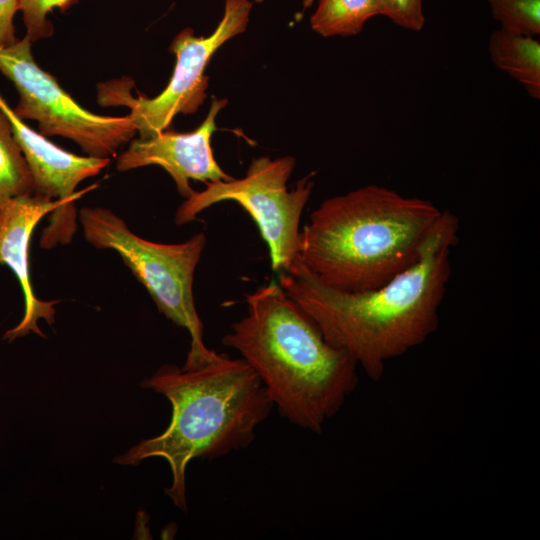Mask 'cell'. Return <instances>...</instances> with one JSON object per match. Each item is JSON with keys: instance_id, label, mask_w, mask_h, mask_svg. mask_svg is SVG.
<instances>
[{"instance_id": "6da1fadb", "label": "cell", "mask_w": 540, "mask_h": 540, "mask_svg": "<svg viewBox=\"0 0 540 540\" xmlns=\"http://www.w3.org/2000/svg\"><path fill=\"white\" fill-rule=\"evenodd\" d=\"M459 220L444 210L420 259L386 284L346 292L321 282L297 258L279 285L315 322L325 340L378 381L386 364L423 344L437 329L451 276Z\"/></svg>"}, {"instance_id": "7a4b0ae2", "label": "cell", "mask_w": 540, "mask_h": 540, "mask_svg": "<svg viewBox=\"0 0 540 540\" xmlns=\"http://www.w3.org/2000/svg\"><path fill=\"white\" fill-rule=\"evenodd\" d=\"M247 313L222 344L253 369L282 417L321 433L358 382L357 363L329 344L311 317L271 282L245 296Z\"/></svg>"}, {"instance_id": "3957f363", "label": "cell", "mask_w": 540, "mask_h": 540, "mask_svg": "<svg viewBox=\"0 0 540 540\" xmlns=\"http://www.w3.org/2000/svg\"><path fill=\"white\" fill-rule=\"evenodd\" d=\"M141 386L170 401L171 421L161 434L140 441L114 461L137 465L152 457L167 460L172 483L165 493L184 512L189 462L247 448L274 407L253 369L242 358L220 353L197 367L164 365Z\"/></svg>"}, {"instance_id": "277c9868", "label": "cell", "mask_w": 540, "mask_h": 540, "mask_svg": "<svg viewBox=\"0 0 540 540\" xmlns=\"http://www.w3.org/2000/svg\"><path fill=\"white\" fill-rule=\"evenodd\" d=\"M444 210L375 184L325 199L300 232L298 258L324 284L376 289L415 264Z\"/></svg>"}, {"instance_id": "5b68a950", "label": "cell", "mask_w": 540, "mask_h": 540, "mask_svg": "<svg viewBox=\"0 0 540 540\" xmlns=\"http://www.w3.org/2000/svg\"><path fill=\"white\" fill-rule=\"evenodd\" d=\"M79 222L85 240L97 249L118 253L135 278L146 288L159 312L190 335V349L183 367H197L217 357L206 347L203 324L193 296L196 267L206 246L203 232L188 240L165 244L146 240L104 207H84Z\"/></svg>"}, {"instance_id": "8992f818", "label": "cell", "mask_w": 540, "mask_h": 540, "mask_svg": "<svg viewBox=\"0 0 540 540\" xmlns=\"http://www.w3.org/2000/svg\"><path fill=\"white\" fill-rule=\"evenodd\" d=\"M295 162L292 156H262L251 161L243 178L205 183L204 190H194L178 207L175 224L196 220L200 212L216 203L234 201L256 223L268 247L271 269L286 271L298 258L300 219L314 187L310 174L288 189Z\"/></svg>"}, {"instance_id": "52a82bcc", "label": "cell", "mask_w": 540, "mask_h": 540, "mask_svg": "<svg viewBox=\"0 0 540 540\" xmlns=\"http://www.w3.org/2000/svg\"><path fill=\"white\" fill-rule=\"evenodd\" d=\"M252 6L250 0H224L223 16L210 35L195 36L189 27L179 32L170 45L176 56L173 74L156 97H132L131 84L123 78L98 85L99 104L128 107L141 139L165 131L179 113L196 112L207 97L205 70L212 56L224 43L246 30Z\"/></svg>"}, {"instance_id": "ba28073f", "label": "cell", "mask_w": 540, "mask_h": 540, "mask_svg": "<svg viewBox=\"0 0 540 540\" xmlns=\"http://www.w3.org/2000/svg\"><path fill=\"white\" fill-rule=\"evenodd\" d=\"M31 43L25 36L0 48V71L19 94L14 114L20 119L37 121L44 136L74 141L88 156H115L137 133L131 116H101L80 106L53 76L37 65Z\"/></svg>"}, {"instance_id": "9c48e42d", "label": "cell", "mask_w": 540, "mask_h": 540, "mask_svg": "<svg viewBox=\"0 0 540 540\" xmlns=\"http://www.w3.org/2000/svg\"><path fill=\"white\" fill-rule=\"evenodd\" d=\"M0 106L11 122L13 134L30 169L34 194L63 203L59 219L44 228L40 247L51 249L58 244H69L77 229L75 202L94 186L79 192L76 188L83 180L98 175L110 159L67 152L25 125L1 97Z\"/></svg>"}, {"instance_id": "30bf717a", "label": "cell", "mask_w": 540, "mask_h": 540, "mask_svg": "<svg viewBox=\"0 0 540 540\" xmlns=\"http://www.w3.org/2000/svg\"><path fill=\"white\" fill-rule=\"evenodd\" d=\"M226 104V99L213 98L206 118L192 132L163 131L150 138L133 140L118 156L117 170L125 172L144 166H160L173 178L179 194L185 199L194 192L190 180L207 183L232 179L217 163L211 147L217 115Z\"/></svg>"}, {"instance_id": "8fae6325", "label": "cell", "mask_w": 540, "mask_h": 540, "mask_svg": "<svg viewBox=\"0 0 540 540\" xmlns=\"http://www.w3.org/2000/svg\"><path fill=\"white\" fill-rule=\"evenodd\" d=\"M63 211L60 200H47L27 194L11 199L0 209V265H7L15 274L24 297V314L17 326L5 332L3 338L12 342L33 332L44 334L38 321L45 319L53 324L55 304L58 301H43L32 289L29 269V247L32 233L46 215L49 223H55Z\"/></svg>"}, {"instance_id": "7c38bea8", "label": "cell", "mask_w": 540, "mask_h": 540, "mask_svg": "<svg viewBox=\"0 0 540 540\" xmlns=\"http://www.w3.org/2000/svg\"><path fill=\"white\" fill-rule=\"evenodd\" d=\"M499 28L489 37L492 63L520 83L534 99H540V41Z\"/></svg>"}, {"instance_id": "4fadbf2b", "label": "cell", "mask_w": 540, "mask_h": 540, "mask_svg": "<svg viewBox=\"0 0 540 540\" xmlns=\"http://www.w3.org/2000/svg\"><path fill=\"white\" fill-rule=\"evenodd\" d=\"M378 15V0H318L310 25L323 37H348L360 33Z\"/></svg>"}, {"instance_id": "5bb4252c", "label": "cell", "mask_w": 540, "mask_h": 540, "mask_svg": "<svg viewBox=\"0 0 540 540\" xmlns=\"http://www.w3.org/2000/svg\"><path fill=\"white\" fill-rule=\"evenodd\" d=\"M33 193L30 169L0 106V209L15 197Z\"/></svg>"}, {"instance_id": "9a60e30c", "label": "cell", "mask_w": 540, "mask_h": 540, "mask_svg": "<svg viewBox=\"0 0 540 540\" xmlns=\"http://www.w3.org/2000/svg\"><path fill=\"white\" fill-rule=\"evenodd\" d=\"M493 18L505 30L538 37L540 0H487Z\"/></svg>"}, {"instance_id": "2e32d148", "label": "cell", "mask_w": 540, "mask_h": 540, "mask_svg": "<svg viewBox=\"0 0 540 540\" xmlns=\"http://www.w3.org/2000/svg\"><path fill=\"white\" fill-rule=\"evenodd\" d=\"M78 0H18V10L22 12L26 27V37L31 41L50 37L53 26L47 20V14L58 8L66 11Z\"/></svg>"}, {"instance_id": "e0dca14e", "label": "cell", "mask_w": 540, "mask_h": 540, "mask_svg": "<svg viewBox=\"0 0 540 540\" xmlns=\"http://www.w3.org/2000/svg\"><path fill=\"white\" fill-rule=\"evenodd\" d=\"M380 15L411 31H420L425 24L423 0H378Z\"/></svg>"}, {"instance_id": "ac0fdd59", "label": "cell", "mask_w": 540, "mask_h": 540, "mask_svg": "<svg viewBox=\"0 0 540 540\" xmlns=\"http://www.w3.org/2000/svg\"><path fill=\"white\" fill-rule=\"evenodd\" d=\"M18 11V0H0V48L14 44L15 29L13 19Z\"/></svg>"}]
</instances>
